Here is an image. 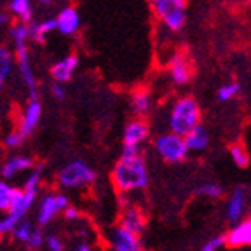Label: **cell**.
Instances as JSON below:
<instances>
[{"instance_id":"1","label":"cell","mask_w":251,"mask_h":251,"mask_svg":"<svg viewBox=\"0 0 251 251\" xmlns=\"http://www.w3.org/2000/svg\"><path fill=\"white\" fill-rule=\"evenodd\" d=\"M150 180L145 159L136 157H121L112 169V181L121 194L138 192L147 188Z\"/></svg>"},{"instance_id":"2","label":"cell","mask_w":251,"mask_h":251,"mask_svg":"<svg viewBox=\"0 0 251 251\" xmlns=\"http://www.w3.org/2000/svg\"><path fill=\"white\" fill-rule=\"evenodd\" d=\"M9 37L14 46V61L18 63V70H20L21 80L26 86L28 93H30V100L37 98V78L31 68V59L30 51H28V40H30V33H28V25L25 23H14L9 30Z\"/></svg>"},{"instance_id":"3","label":"cell","mask_w":251,"mask_h":251,"mask_svg":"<svg viewBox=\"0 0 251 251\" xmlns=\"http://www.w3.org/2000/svg\"><path fill=\"white\" fill-rule=\"evenodd\" d=\"M201 126V106L192 96L176 100L169 114V133L183 138L194 127Z\"/></svg>"},{"instance_id":"4","label":"cell","mask_w":251,"mask_h":251,"mask_svg":"<svg viewBox=\"0 0 251 251\" xmlns=\"http://www.w3.org/2000/svg\"><path fill=\"white\" fill-rule=\"evenodd\" d=\"M157 20L168 30L180 31L187 23V0H150Z\"/></svg>"},{"instance_id":"5","label":"cell","mask_w":251,"mask_h":251,"mask_svg":"<svg viewBox=\"0 0 251 251\" xmlns=\"http://www.w3.org/2000/svg\"><path fill=\"white\" fill-rule=\"evenodd\" d=\"M96 173L87 162L80 159H74L67 166H63L58 173V183L59 187L67 190H75V188H86L94 183Z\"/></svg>"},{"instance_id":"6","label":"cell","mask_w":251,"mask_h":251,"mask_svg":"<svg viewBox=\"0 0 251 251\" xmlns=\"http://www.w3.org/2000/svg\"><path fill=\"white\" fill-rule=\"evenodd\" d=\"M153 149L162 161L169 162V164H178V162L185 161V157L188 155L183 138L173 133L159 134L153 141Z\"/></svg>"},{"instance_id":"7","label":"cell","mask_w":251,"mask_h":251,"mask_svg":"<svg viewBox=\"0 0 251 251\" xmlns=\"http://www.w3.org/2000/svg\"><path fill=\"white\" fill-rule=\"evenodd\" d=\"M68 197L59 192H47L40 197L37 206V224L40 227H46L68 206Z\"/></svg>"},{"instance_id":"8","label":"cell","mask_w":251,"mask_h":251,"mask_svg":"<svg viewBox=\"0 0 251 251\" xmlns=\"http://www.w3.org/2000/svg\"><path fill=\"white\" fill-rule=\"evenodd\" d=\"M248 204H250V192L246 187H235L227 199V208H225V218L232 225L246 218Z\"/></svg>"},{"instance_id":"9","label":"cell","mask_w":251,"mask_h":251,"mask_svg":"<svg viewBox=\"0 0 251 251\" xmlns=\"http://www.w3.org/2000/svg\"><path fill=\"white\" fill-rule=\"evenodd\" d=\"M108 243L112 251H143L140 235L133 234V232L121 227V225H117V227L110 230Z\"/></svg>"},{"instance_id":"10","label":"cell","mask_w":251,"mask_h":251,"mask_svg":"<svg viewBox=\"0 0 251 251\" xmlns=\"http://www.w3.org/2000/svg\"><path fill=\"white\" fill-rule=\"evenodd\" d=\"M150 134V127L143 119H133L127 122L124 127V134H122V147H134V149H141V145L147 141Z\"/></svg>"},{"instance_id":"11","label":"cell","mask_w":251,"mask_h":251,"mask_svg":"<svg viewBox=\"0 0 251 251\" xmlns=\"http://www.w3.org/2000/svg\"><path fill=\"white\" fill-rule=\"evenodd\" d=\"M40 117H42V103L39 101V98L30 100V101L26 103V106L23 108L18 131H20L25 138L30 136V134L37 129V126H39V122H40Z\"/></svg>"},{"instance_id":"12","label":"cell","mask_w":251,"mask_h":251,"mask_svg":"<svg viewBox=\"0 0 251 251\" xmlns=\"http://www.w3.org/2000/svg\"><path fill=\"white\" fill-rule=\"evenodd\" d=\"M225 244L230 248H251V216L232 225L225 234Z\"/></svg>"},{"instance_id":"13","label":"cell","mask_w":251,"mask_h":251,"mask_svg":"<svg viewBox=\"0 0 251 251\" xmlns=\"http://www.w3.org/2000/svg\"><path fill=\"white\" fill-rule=\"evenodd\" d=\"M119 225L127 228V230L133 232V234L140 235L147 225L145 213H143V209H141L140 206H136V204H126L121 211V224Z\"/></svg>"},{"instance_id":"14","label":"cell","mask_w":251,"mask_h":251,"mask_svg":"<svg viewBox=\"0 0 251 251\" xmlns=\"http://www.w3.org/2000/svg\"><path fill=\"white\" fill-rule=\"evenodd\" d=\"M30 169H33L31 157L18 153V155H11L9 159H5L4 164L0 166V176H2V180L7 181L16 178L18 175H21V173L30 171Z\"/></svg>"},{"instance_id":"15","label":"cell","mask_w":251,"mask_h":251,"mask_svg":"<svg viewBox=\"0 0 251 251\" xmlns=\"http://www.w3.org/2000/svg\"><path fill=\"white\" fill-rule=\"evenodd\" d=\"M77 67H78L77 54H68L63 59H59V61H56L51 68V75H52V78H54V82H58V84L68 82V80L74 77Z\"/></svg>"},{"instance_id":"16","label":"cell","mask_w":251,"mask_h":251,"mask_svg":"<svg viewBox=\"0 0 251 251\" xmlns=\"http://www.w3.org/2000/svg\"><path fill=\"white\" fill-rule=\"evenodd\" d=\"M54 21L56 30L63 35H74L80 26V16L75 7H65L58 14V18H54Z\"/></svg>"},{"instance_id":"17","label":"cell","mask_w":251,"mask_h":251,"mask_svg":"<svg viewBox=\"0 0 251 251\" xmlns=\"http://www.w3.org/2000/svg\"><path fill=\"white\" fill-rule=\"evenodd\" d=\"M183 141L188 152H204V150H208L211 138L204 126H197L188 134H185Z\"/></svg>"},{"instance_id":"18","label":"cell","mask_w":251,"mask_h":251,"mask_svg":"<svg viewBox=\"0 0 251 251\" xmlns=\"http://www.w3.org/2000/svg\"><path fill=\"white\" fill-rule=\"evenodd\" d=\"M169 74L171 78L176 84H187L192 77V68H190V63L187 61L183 54L173 56L171 63H169Z\"/></svg>"},{"instance_id":"19","label":"cell","mask_w":251,"mask_h":251,"mask_svg":"<svg viewBox=\"0 0 251 251\" xmlns=\"http://www.w3.org/2000/svg\"><path fill=\"white\" fill-rule=\"evenodd\" d=\"M131 106H133V112L138 115V119H143L150 110H152V98L147 91L140 89L133 94L131 98Z\"/></svg>"},{"instance_id":"20","label":"cell","mask_w":251,"mask_h":251,"mask_svg":"<svg viewBox=\"0 0 251 251\" xmlns=\"http://www.w3.org/2000/svg\"><path fill=\"white\" fill-rule=\"evenodd\" d=\"M54 30H56V21L54 20H46V21H39V23L28 25L30 40H35V42H44L46 37Z\"/></svg>"},{"instance_id":"21","label":"cell","mask_w":251,"mask_h":251,"mask_svg":"<svg viewBox=\"0 0 251 251\" xmlns=\"http://www.w3.org/2000/svg\"><path fill=\"white\" fill-rule=\"evenodd\" d=\"M12 16L18 18L20 23L28 25L31 21V16H33V7H31V0H11L9 4Z\"/></svg>"},{"instance_id":"22","label":"cell","mask_w":251,"mask_h":251,"mask_svg":"<svg viewBox=\"0 0 251 251\" xmlns=\"http://www.w3.org/2000/svg\"><path fill=\"white\" fill-rule=\"evenodd\" d=\"M16 194H18V188L12 187L9 181L0 178V213H4L5 215V213L11 209Z\"/></svg>"},{"instance_id":"23","label":"cell","mask_w":251,"mask_h":251,"mask_svg":"<svg viewBox=\"0 0 251 251\" xmlns=\"http://www.w3.org/2000/svg\"><path fill=\"white\" fill-rule=\"evenodd\" d=\"M42 180H44V171L42 168H33L31 173L28 175V178L25 180L21 190L31 194V196H39L40 187H42Z\"/></svg>"},{"instance_id":"24","label":"cell","mask_w":251,"mask_h":251,"mask_svg":"<svg viewBox=\"0 0 251 251\" xmlns=\"http://www.w3.org/2000/svg\"><path fill=\"white\" fill-rule=\"evenodd\" d=\"M196 194L201 197H206V199L216 201L225 196V188L220 183H215V181H206V183H201L196 188Z\"/></svg>"},{"instance_id":"25","label":"cell","mask_w":251,"mask_h":251,"mask_svg":"<svg viewBox=\"0 0 251 251\" xmlns=\"http://www.w3.org/2000/svg\"><path fill=\"white\" fill-rule=\"evenodd\" d=\"M14 52L9 49L7 46L0 44V74L4 75L5 78L11 75L12 68H14Z\"/></svg>"},{"instance_id":"26","label":"cell","mask_w":251,"mask_h":251,"mask_svg":"<svg viewBox=\"0 0 251 251\" xmlns=\"http://www.w3.org/2000/svg\"><path fill=\"white\" fill-rule=\"evenodd\" d=\"M33 230H35V227H33L31 222H28V220H21L20 224L14 227V230H12L11 234L14 235V239L18 241V243L26 244L28 239L31 237V234H33Z\"/></svg>"},{"instance_id":"27","label":"cell","mask_w":251,"mask_h":251,"mask_svg":"<svg viewBox=\"0 0 251 251\" xmlns=\"http://www.w3.org/2000/svg\"><path fill=\"white\" fill-rule=\"evenodd\" d=\"M228 153H230V159L234 161V164L237 166V168H241V169L248 168V164H250V155H248V150L244 149L241 143L232 145Z\"/></svg>"},{"instance_id":"28","label":"cell","mask_w":251,"mask_h":251,"mask_svg":"<svg viewBox=\"0 0 251 251\" xmlns=\"http://www.w3.org/2000/svg\"><path fill=\"white\" fill-rule=\"evenodd\" d=\"M239 84H235V82H227L225 86H222L218 89V100L220 101H228V100L235 98L237 96V93H239Z\"/></svg>"},{"instance_id":"29","label":"cell","mask_w":251,"mask_h":251,"mask_svg":"<svg viewBox=\"0 0 251 251\" xmlns=\"http://www.w3.org/2000/svg\"><path fill=\"white\" fill-rule=\"evenodd\" d=\"M23 141H25V136L18 129L11 131V133H7V134H5V138H4L5 147H7V149H11V150L20 149V147L23 145Z\"/></svg>"},{"instance_id":"30","label":"cell","mask_w":251,"mask_h":251,"mask_svg":"<svg viewBox=\"0 0 251 251\" xmlns=\"http://www.w3.org/2000/svg\"><path fill=\"white\" fill-rule=\"evenodd\" d=\"M225 246V235H215L201 246L199 251H220Z\"/></svg>"},{"instance_id":"31","label":"cell","mask_w":251,"mask_h":251,"mask_svg":"<svg viewBox=\"0 0 251 251\" xmlns=\"http://www.w3.org/2000/svg\"><path fill=\"white\" fill-rule=\"evenodd\" d=\"M44 243H46V237H44L42 230H40V228H35L33 234H31V237L28 239L26 246L30 248V250H39V248L44 246Z\"/></svg>"},{"instance_id":"32","label":"cell","mask_w":251,"mask_h":251,"mask_svg":"<svg viewBox=\"0 0 251 251\" xmlns=\"http://www.w3.org/2000/svg\"><path fill=\"white\" fill-rule=\"evenodd\" d=\"M44 244H46L49 251H65V243H63L61 237H58V235H49Z\"/></svg>"},{"instance_id":"33","label":"cell","mask_w":251,"mask_h":251,"mask_svg":"<svg viewBox=\"0 0 251 251\" xmlns=\"http://www.w3.org/2000/svg\"><path fill=\"white\" fill-rule=\"evenodd\" d=\"M61 215L65 216V220H67V222H77V220L80 218V211H78L75 206H70V204L65 208V211H63Z\"/></svg>"},{"instance_id":"34","label":"cell","mask_w":251,"mask_h":251,"mask_svg":"<svg viewBox=\"0 0 251 251\" xmlns=\"http://www.w3.org/2000/svg\"><path fill=\"white\" fill-rule=\"evenodd\" d=\"M51 93H52V96H54L56 100H63V98H65V87H63V84L54 82L51 86Z\"/></svg>"},{"instance_id":"35","label":"cell","mask_w":251,"mask_h":251,"mask_svg":"<svg viewBox=\"0 0 251 251\" xmlns=\"http://www.w3.org/2000/svg\"><path fill=\"white\" fill-rule=\"evenodd\" d=\"M74 251H93V248H91V244H87V243H82V244H78V246L75 248Z\"/></svg>"},{"instance_id":"36","label":"cell","mask_w":251,"mask_h":251,"mask_svg":"<svg viewBox=\"0 0 251 251\" xmlns=\"http://www.w3.org/2000/svg\"><path fill=\"white\" fill-rule=\"evenodd\" d=\"M5 23H7V16H5V14H0V30L4 28Z\"/></svg>"},{"instance_id":"37","label":"cell","mask_w":251,"mask_h":251,"mask_svg":"<svg viewBox=\"0 0 251 251\" xmlns=\"http://www.w3.org/2000/svg\"><path fill=\"white\" fill-rule=\"evenodd\" d=\"M4 80H5V77L2 74H0V91L4 89Z\"/></svg>"},{"instance_id":"38","label":"cell","mask_w":251,"mask_h":251,"mask_svg":"<svg viewBox=\"0 0 251 251\" xmlns=\"http://www.w3.org/2000/svg\"><path fill=\"white\" fill-rule=\"evenodd\" d=\"M39 2H40V4H51L52 0H39Z\"/></svg>"},{"instance_id":"39","label":"cell","mask_w":251,"mask_h":251,"mask_svg":"<svg viewBox=\"0 0 251 251\" xmlns=\"http://www.w3.org/2000/svg\"><path fill=\"white\" fill-rule=\"evenodd\" d=\"M0 235H2V227H0Z\"/></svg>"}]
</instances>
